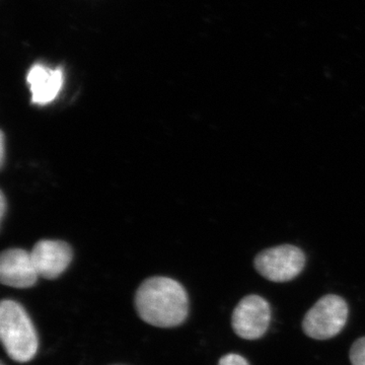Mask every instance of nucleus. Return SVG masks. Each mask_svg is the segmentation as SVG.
Returning <instances> with one entry per match:
<instances>
[{"label":"nucleus","instance_id":"obj_4","mask_svg":"<svg viewBox=\"0 0 365 365\" xmlns=\"http://www.w3.org/2000/svg\"><path fill=\"white\" fill-rule=\"evenodd\" d=\"M306 262L302 250L292 245H281L257 255L254 265L265 279L282 283L297 278L304 271Z\"/></svg>","mask_w":365,"mask_h":365},{"label":"nucleus","instance_id":"obj_9","mask_svg":"<svg viewBox=\"0 0 365 365\" xmlns=\"http://www.w3.org/2000/svg\"><path fill=\"white\" fill-rule=\"evenodd\" d=\"M349 357L352 365H365V337L353 343Z\"/></svg>","mask_w":365,"mask_h":365},{"label":"nucleus","instance_id":"obj_1","mask_svg":"<svg viewBox=\"0 0 365 365\" xmlns=\"http://www.w3.org/2000/svg\"><path fill=\"white\" fill-rule=\"evenodd\" d=\"M137 314L145 323L158 328L182 325L189 312V299L181 283L168 277H151L135 295Z\"/></svg>","mask_w":365,"mask_h":365},{"label":"nucleus","instance_id":"obj_6","mask_svg":"<svg viewBox=\"0 0 365 365\" xmlns=\"http://www.w3.org/2000/svg\"><path fill=\"white\" fill-rule=\"evenodd\" d=\"M34 266L39 277L56 279L72 261V250L66 242L43 240L31 252Z\"/></svg>","mask_w":365,"mask_h":365},{"label":"nucleus","instance_id":"obj_5","mask_svg":"<svg viewBox=\"0 0 365 365\" xmlns=\"http://www.w3.org/2000/svg\"><path fill=\"white\" fill-rule=\"evenodd\" d=\"M271 307L260 295H247L232 313L235 333L245 340H258L267 333L271 323Z\"/></svg>","mask_w":365,"mask_h":365},{"label":"nucleus","instance_id":"obj_7","mask_svg":"<svg viewBox=\"0 0 365 365\" xmlns=\"http://www.w3.org/2000/svg\"><path fill=\"white\" fill-rule=\"evenodd\" d=\"M37 270L31 253L21 249L4 251L0 258V280L14 288H30L37 282Z\"/></svg>","mask_w":365,"mask_h":365},{"label":"nucleus","instance_id":"obj_12","mask_svg":"<svg viewBox=\"0 0 365 365\" xmlns=\"http://www.w3.org/2000/svg\"><path fill=\"white\" fill-rule=\"evenodd\" d=\"M1 143H0V148H1V153H0V157H1V165H4V146H6V143H4V132H1Z\"/></svg>","mask_w":365,"mask_h":365},{"label":"nucleus","instance_id":"obj_8","mask_svg":"<svg viewBox=\"0 0 365 365\" xmlns=\"http://www.w3.org/2000/svg\"><path fill=\"white\" fill-rule=\"evenodd\" d=\"M26 83L30 86L33 104H50L58 97L63 88V69L61 67L51 68L41 63L34 64L26 76Z\"/></svg>","mask_w":365,"mask_h":365},{"label":"nucleus","instance_id":"obj_3","mask_svg":"<svg viewBox=\"0 0 365 365\" xmlns=\"http://www.w3.org/2000/svg\"><path fill=\"white\" fill-rule=\"evenodd\" d=\"M349 316V307L344 299L327 294L319 299L304 316L302 330L314 340H329L344 329Z\"/></svg>","mask_w":365,"mask_h":365},{"label":"nucleus","instance_id":"obj_13","mask_svg":"<svg viewBox=\"0 0 365 365\" xmlns=\"http://www.w3.org/2000/svg\"><path fill=\"white\" fill-rule=\"evenodd\" d=\"M1 365H4V364H2Z\"/></svg>","mask_w":365,"mask_h":365},{"label":"nucleus","instance_id":"obj_10","mask_svg":"<svg viewBox=\"0 0 365 365\" xmlns=\"http://www.w3.org/2000/svg\"><path fill=\"white\" fill-rule=\"evenodd\" d=\"M218 365H250L248 360L245 359V357L241 356L239 354H234V353H230V354L225 355V356L222 357V359L218 362Z\"/></svg>","mask_w":365,"mask_h":365},{"label":"nucleus","instance_id":"obj_2","mask_svg":"<svg viewBox=\"0 0 365 365\" xmlns=\"http://www.w3.org/2000/svg\"><path fill=\"white\" fill-rule=\"evenodd\" d=\"M0 338L6 354L25 364L35 357L39 339L30 317L19 302L2 300L0 304Z\"/></svg>","mask_w":365,"mask_h":365},{"label":"nucleus","instance_id":"obj_11","mask_svg":"<svg viewBox=\"0 0 365 365\" xmlns=\"http://www.w3.org/2000/svg\"><path fill=\"white\" fill-rule=\"evenodd\" d=\"M0 205H1V208H0V215H1V220H4L6 208V200L4 193H1V202H0Z\"/></svg>","mask_w":365,"mask_h":365}]
</instances>
